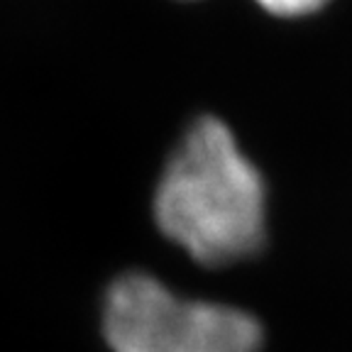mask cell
Masks as SVG:
<instances>
[{
    "label": "cell",
    "instance_id": "cell-3",
    "mask_svg": "<svg viewBox=\"0 0 352 352\" xmlns=\"http://www.w3.org/2000/svg\"><path fill=\"white\" fill-rule=\"evenodd\" d=\"M254 3L276 20H303L328 8L333 0H254Z\"/></svg>",
    "mask_w": 352,
    "mask_h": 352
},
{
    "label": "cell",
    "instance_id": "cell-2",
    "mask_svg": "<svg viewBox=\"0 0 352 352\" xmlns=\"http://www.w3.org/2000/svg\"><path fill=\"white\" fill-rule=\"evenodd\" d=\"M113 352H259L262 325L235 306L193 301L147 272L120 274L103 296Z\"/></svg>",
    "mask_w": 352,
    "mask_h": 352
},
{
    "label": "cell",
    "instance_id": "cell-1",
    "mask_svg": "<svg viewBox=\"0 0 352 352\" xmlns=\"http://www.w3.org/2000/svg\"><path fill=\"white\" fill-rule=\"evenodd\" d=\"M160 232L193 262L228 267L262 252L267 184L223 118L201 116L169 154L152 193Z\"/></svg>",
    "mask_w": 352,
    "mask_h": 352
}]
</instances>
